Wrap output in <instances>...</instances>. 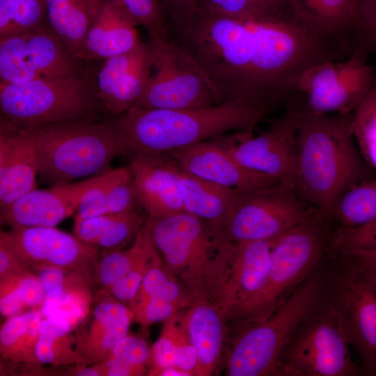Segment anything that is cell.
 <instances>
[{"mask_svg": "<svg viewBox=\"0 0 376 376\" xmlns=\"http://www.w3.org/2000/svg\"><path fill=\"white\" fill-rule=\"evenodd\" d=\"M367 53L354 47L343 58L325 61L307 69L295 86L304 109L315 113H352L375 79L376 67L368 63Z\"/></svg>", "mask_w": 376, "mask_h": 376, "instance_id": "12", "label": "cell"}, {"mask_svg": "<svg viewBox=\"0 0 376 376\" xmlns=\"http://www.w3.org/2000/svg\"><path fill=\"white\" fill-rule=\"evenodd\" d=\"M363 160L354 136L352 113H315L303 107L293 188L306 204L327 220L331 218L339 198L366 180Z\"/></svg>", "mask_w": 376, "mask_h": 376, "instance_id": "2", "label": "cell"}, {"mask_svg": "<svg viewBox=\"0 0 376 376\" xmlns=\"http://www.w3.org/2000/svg\"><path fill=\"white\" fill-rule=\"evenodd\" d=\"M5 244L29 270L59 268L92 273L97 246L52 226L12 228L1 231Z\"/></svg>", "mask_w": 376, "mask_h": 376, "instance_id": "17", "label": "cell"}, {"mask_svg": "<svg viewBox=\"0 0 376 376\" xmlns=\"http://www.w3.org/2000/svg\"><path fill=\"white\" fill-rule=\"evenodd\" d=\"M145 224L166 267L191 299L205 297L209 267L226 238L186 212L159 218L148 216Z\"/></svg>", "mask_w": 376, "mask_h": 376, "instance_id": "8", "label": "cell"}, {"mask_svg": "<svg viewBox=\"0 0 376 376\" xmlns=\"http://www.w3.org/2000/svg\"><path fill=\"white\" fill-rule=\"evenodd\" d=\"M331 304L341 329L366 373L376 371V285L348 264L331 285Z\"/></svg>", "mask_w": 376, "mask_h": 376, "instance_id": "16", "label": "cell"}, {"mask_svg": "<svg viewBox=\"0 0 376 376\" xmlns=\"http://www.w3.org/2000/svg\"><path fill=\"white\" fill-rule=\"evenodd\" d=\"M150 350L151 347L143 338L126 334L113 347L108 358L146 366L150 363Z\"/></svg>", "mask_w": 376, "mask_h": 376, "instance_id": "46", "label": "cell"}, {"mask_svg": "<svg viewBox=\"0 0 376 376\" xmlns=\"http://www.w3.org/2000/svg\"><path fill=\"white\" fill-rule=\"evenodd\" d=\"M1 279H7L26 308H40L42 306L45 292L38 276L27 269L20 274Z\"/></svg>", "mask_w": 376, "mask_h": 376, "instance_id": "45", "label": "cell"}, {"mask_svg": "<svg viewBox=\"0 0 376 376\" xmlns=\"http://www.w3.org/2000/svg\"><path fill=\"white\" fill-rule=\"evenodd\" d=\"M158 254L159 251L155 248L137 263L122 279L106 290L113 297L130 306L144 276Z\"/></svg>", "mask_w": 376, "mask_h": 376, "instance_id": "43", "label": "cell"}, {"mask_svg": "<svg viewBox=\"0 0 376 376\" xmlns=\"http://www.w3.org/2000/svg\"><path fill=\"white\" fill-rule=\"evenodd\" d=\"M155 248L144 222L129 248L124 251H111L99 256L92 269L95 284L105 289L109 288Z\"/></svg>", "mask_w": 376, "mask_h": 376, "instance_id": "31", "label": "cell"}, {"mask_svg": "<svg viewBox=\"0 0 376 376\" xmlns=\"http://www.w3.org/2000/svg\"><path fill=\"white\" fill-rule=\"evenodd\" d=\"M157 376H192L193 374L190 372L182 370L176 366H171L159 370Z\"/></svg>", "mask_w": 376, "mask_h": 376, "instance_id": "55", "label": "cell"}, {"mask_svg": "<svg viewBox=\"0 0 376 376\" xmlns=\"http://www.w3.org/2000/svg\"><path fill=\"white\" fill-rule=\"evenodd\" d=\"M318 212L283 184L239 191L223 235L234 242L272 240Z\"/></svg>", "mask_w": 376, "mask_h": 376, "instance_id": "13", "label": "cell"}, {"mask_svg": "<svg viewBox=\"0 0 376 376\" xmlns=\"http://www.w3.org/2000/svg\"><path fill=\"white\" fill-rule=\"evenodd\" d=\"M151 68V49L148 42L104 109L114 116H118L134 107L146 89Z\"/></svg>", "mask_w": 376, "mask_h": 376, "instance_id": "34", "label": "cell"}, {"mask_svg": "<svg viewBox=\"0 0 376 376\" xmlns=\"http://www.w3.org/2000/svg\"><path fill=\"white\" fill-rule=\"evenodd\" d=\"M35 127L38 174L54 185L102 174L111 170L113 159L127 155L113 121L96 123L79 119Z\"/></svg>", "mask_w": 376, "mask_h": 376, "instance_id": "5", "label": "cell"}, {"mask_svg": "<svg viewBox=\"0 0 376 376\" xmlns=\"http://www.w3.org/2000/svg\"><path fill=\"white\" fill-rule=\"evenodd\" d=\"M46 23V0H0V37L31 31Z\"/></svg>", "mask_w": 376, "mask_h": 376, "instance_id": "35", "label": "cell"}, {"mask_svg": "<svg viewBox=\"0 0 376 376\" xmlns=\"http://www.w3.org/2000/svg\"><path fill=\"white\" fill-rule=\"evenodd\" d=\"M146 219L134 207L119 213L94 245L105 249H113L125 244L135 237Z\"/></svg>", "mask_w": 376, "mask_h": 376, "instance_id": "41", "label": "cell"}, {"mask_svg": "<svg viewBox=\"0 0 376 376\" xmlns=\"http://www.w3.org/2000/svg\"><path fill=\"white\" fill-rule=\"evenodd\" d=\"M47 23L79 61H84L85 39L93 17L83 0H46Z\"/></svg>", "mask_w": 376, "mask_h": 376, "instance_id": "28", "label": "cell"}, {"mask_svg": "<svg viewBox=\"0 0 376 376\" xmlns=\"http://www.w3.org/2000/svg\"><path fill=\"white\" fill-rule=\"evenodd\" d=\"M132 180L129 166L111 169L102 173L100 180L83 196L75 217L84 219L95 216L115 187Z\"/></svg>", "mask_w": 376, "mask_h": 376, "instance_id": "39", "label": "cell"}, {"mask_svg": "<svg viewBox=\"0 0 376 376\" xmlns=\"http://www.w3.org/2000/svg\"><path fill=\"white\" fill-rule=\"evenodd\" d=\"M99 105L94 79L85 72L0 82L1 119L18 126L89 119Z\"/></svg>", "mask_w": 376, "mask_h": 376, "instance_id": "7", "label": "cell"}, {"mask_svg": "<svg viewBox=\"0 0 376 376\" xmlns=\"http://www.w3.org/2000/svg\"><path fill=\"white\" fill-rule=\"evenodd\" d=\"M130 308L134 313V320L143 329L159 322H165L183 310L175 303L159 297H149Z\"/></svg>", "mask_w": 376, "mask_h": 376, "instance_id": "44", "label": "cell"}, {"mask_svg": "<svg viewBox=\"0 0 376 376\" xmlns=\"http://www.w3.org/2000/svg\"><path fill=\"white\" fill-rule=\"evenodd\" d=\"M178 180L184 211L223 235L239 191L191 175L179 166Z\"/></svg>", "mask_w": 376, "mask_h": 376, "instance_id": "26", "label": "cell"}, {"mask_svg": "<svg viewBox=\"0 0 376 376\" xmlns=\"http://www.w3.org/2000/svg\"><path fill=\"white\" fill-rule=\"evenodd\" d=\"M33 272L38 276L45 292L40 308L43 318L62 317L76 329L88 313L93 300L95 284L92 273L59 268Z\"/></svg>", "mask_w": 376, "mask_h": 376, "instance_id": "24", "label": "cell"}, {"mask_svg": "<svg viewBox=\"0 0 376 376\" xmlns=\"http://www.w3.org/2000/svg\"><path fill=\"white\" fill-rule=\"evenodd\" d=\"M303 104L295 95L270 127L254 136V129L221 136V145L241 165L293 188L297 163V134ZM294 189V188H293Z\"/></svg>", "mask_w": 376, "mask_h": 376, "instance_id": "14", "label": "cell"}, {"mask_svg": "<svg viewBox=\"0 0 376 376\" xmlns=\"http://www.w3.org/2000/svg\"><path fill=\"white\" fill-rule=\"evenodd\" d=\"M199 0H159L168 25L189 21L198 8Z\"/></svg>", "mask_w": 376, "mask_h": 376, "instance_id": "50", "label": "cell"}, {"mask_svg": "<svg viewBox=\"0 0 376 376\" xmlns=\"http://www.w3.org/2000/svg\"><path fill=\"white\" fill-rule=\"evenodd\" d=\"M118 214L99 215L84 219L75 217L73 226L75 235L80 240L94 245Z\"/></svg>", "mask_w": 376, "mask_h": 376, "instance_id": "49", "label": "cell"}, {"mask_svg": "<svg viewBox=\"0 0 376 376\" xmlns=\"http://www.w3.org/2000/svg\"><path fill=\"white\" fill-rule=\"evenodd\" d=\"M269 112L242 100L195 109L133 107L113 120L134 157L168 155L224 135L254 129Z\"/></svg>", "mask_w": 376, "mask_h": 376, "instance_id": "3", "label": "cell"}, {"mask_svg": "<svg viewBox=\"0 0 376 376\" xmlns=\"http://www.w3.org/2000/svg\"><path fill=\"white\" fill-rule=\"evenodd\" d=\"M132 320L130 306L103 288L96 290L88 313L75 329L76 350L85 363L107 359L116 343L127 334Z\"/></svg>", "mask_w": 376, "mask_h": 376, "instance_id": "20", "label": "cell"}, {"mask_svg": "<svg viewBox=\"0 0 376 376\" xmlns=\"http://www.w3.org/2000/svg\"><path fill=\"white\" fill-rule=\"evenodd\" d=\"M273 240H226L213 259L205 279L204 295L228 324L263 286Z\"/></svg>", "mask_w": 376, "mask_h": 376, "instance_id": "11", "label": "cell"}, {"mask_svg": "<svg viewBox=\"0 0 376 376\" xmlns=\"http://www.w3.org/2000/svg\"><path fill=\"white\" fill-rule=\"evenodd\" d=\"M168 156L183 171L237 191L283 184L276 178L239 164L221 145L218 137L172 152Z\"/></svg>", "mask_w": 376, "mask_h": 376, "instance_id": "18", "label": "cell"}, {"mask_svg": "<svg viewBox=\"0 0 376 376\" xmlns=\"http://www.w3.org/2000/svg\"><path fill=\"white\" fill-rule=\"evenodd\" d=\"M136 25L113 0H102L86 35L84 61L105 60L136 47Z\"/></svg>", "mask_w": 376, "mask_h": 376, "instance_id": "25", "label": "cell"}, {"mask_svg": "<svg viewBox=\"0 0 376 376\" xmlns=\"http://www.w3.org/2000/svg\"><path fill=\"white\" fill-rule=\"evenodd\" d=\"M354 46L376 51V0H361L359 26Z\"/></svg>", "mask_w": 376, "mask_h": 376, "instance_id": "48", "label": "cell"}, {"mask_svg": "<svg viewBox=\"0 0 376 376\" xmlns=\"http://www.w3.org/2000/svg\"><path fill=\"white\" fill-rule=\"evenodd\" d=\"M88 7L92 17L93 20L96 16L100 7L102 0H83Z\"/></svg>", "mask_w": 376, "mask_h": 376, "instance_id": "56", "label": "cell"}, {"mask_svg": "<svg viewBox=\"0 0 376 376\" xmlns=\"http://www.w3.org/2000/svg\"><path fill=\"white\" fill-rule=\"evenodd\" d=\"M152 68L146 89L134 107L195 109L226 102L195 58L169 40L149 41Z\"/></svg>", "mask_w": 376, "mask_h": 376, "instance_id": "9", "label": "cell"}, {"mask_svg": "<svg viewBox=\"0 0 376 376\" xmlns=\"http://www.w3.org/2000/svg\"><path fill=\"white\" fill-rule=\"evenodd\" d=\"M101 175L76 183L54 185L49 189H33L1 210V218L12 228L55 227L77 211L86 191Z\"/></svg>", "mask_w": 376, "mask_h": 376, "instance_id": "21", "label": "cell"}, {"mask_svg": "<svg viewBox=\"0 0 376 376\" xmlns=\"http://www.w3.org/2000/svg\"><path fill=\"white\" fill-rule=\"evenodd\" d=\"M77 60L47 23L0 37V82L19 83L84 72Z\"/></svg>", "mask_w": 376, "mask_h": 376, "instance_id": "15", "label": "cell"}, {"mask_svg": "<svg viewBox=\"0 0 376 376\" xmlns=\"http://www.w3.org/2000/svg\"><path fill=\"white\" fill-rule=\"evenodd\" d=\"M38 170L35 126H18L1 119V210L36 189Z\"/></svg>", "mask_w": 376, "mask_h": 376, "instance_id": "19", "label": "cell"}, {"mask_svg": "<svg viewBox=\"0 0 376 376\" xmlns=\"http://www.w3.org/2000/svg\"><path fill=\"white\" fill-rule=\"evenodd\" d=\"M285 0H199L198 9L231 17H253L267 14Z\"/></svg>", "mask_w": 376, "mask_h": 376, "instance_id": "40", "label": "cell"}, {"mask_svg": "<svg viewBox=\"0 0 376 376\" xmlns=\"http://www.w3.org/2000/svg\"><path fill=\"white\" fill-rule=\"evenodd\" d=\"M317 269L268 318L235 330L224 368L228 376L276 375L280 357L302 324L324 302L327 293Z\"/></svg>", "mask_w": 376, "mask_h": 376, "instance_id": "4", "label": "cell"}, {"mask_svg": "<svg viewBox=\"0 0 376 376\" xmlns=\"http://www.w3.org/2000/svg\"><path fill=\"white\" fill-rule=\"evenodd\" d=\"M42 319L40 308L7 319L0 330V355L3 361L40 365L36 350Z\"/></svg>", "mask_w": 376, "mask_h": 376, "instance_id": "29", "label": "cell"}, {"mask_svg": "<svg viewBox=\"0 0 376 376\" xmlns=\"http://www.w3.org/2000/svg\"><path fill=\"white\" fill-rule=\"evenodd\" d=\"M159 297L186 308L191 299L180 281L166 267L159 253L144 276L130 307L146 299Z\"/></svg>", "mask_w": 376, "mask_h": 376, "instance_id": "33", "label": "cell"}, {"mask_svg": "<svg viewBox=\"0 0 376 376\" xmlns=\"http://www.w3.org/2000/svg\"><path fill=\"white\" fill-rule=\"evenodd\" d=\"M167 39L195 58L226 102L242 100L269 113L289 103L307 69L350 54L306 22L287 0L253 17L198 9L189 21L169 25Z\"/></svg>", "mask_w": 376, "mask_h": 376, "instance_id": "1", "label": "cell"}, {"mask_svg": "<svg viewBox=\"0 0 376 376\" xmlns=\"http://www.w3.org/2000/svg\"><path fill=\"white\" fill-rule=\"evenodd\" d=\"M145 43L141 42L136 47L128 52L103 60L104 63L94 79L97 99L103 108L111 99L125 75L139 58Z\"/></svg>", "mask_w": 376, "mask_h": 376, "instance_id": "37", "label": "cell"}, {"mask_svg": "<svg viewBox=\"0 0 376 376\" xmlns=\"http://www.w3.org/2000/svg\"><path fill=\"white\" fill-rule=\"evenodd\" d=\"M352 126L364 161L376 169V76L372 88L352 113Z\"/></svg>", "mask_w": 376, "mask_h": 376, "instance_id": "36", "label": "cell"}, {"mask_svg": "<svg viewBox=\"0 0 376 376\" xmlns=\"http://www.w3.org/2000/svg\"><path fill=\"white\" fill-rule=\"evenodd\" d=\"M136 25L143 26L149 34L150 41L167 40L168 22L159 0H113Z\"/></svg>", "mask_w": 376, "mask_h": 376, "instance_id": "38", "label": "cell"}, {"mask_svg": "<svg viewBox=\"0 0 376 376\" xmlns=\"http://www.w3.org/2000/svg\"><path fill=\"white\" fill-rule=\"evenodd\" d=\"M101 376H139L148 374L146 366L132 365L116 359L107 358L94 363Z\"/></svg>", "mask_w": 376, "mask_h": 376, "instance_id": "53", "label": "cell"}, {"mask_svg": "<svg viewBox=\"0 0 376 376\" xmlns=\"http://www.w3.org/2000/svg\"><path fill=\"white\" fill-rule=\"evenodd\" d=\"M129 168L137 201L148 216L159 218L185 212L178 166L169 156L134 157Z\"/></svg>", "mask_w": 376, "mask_h": 376, "instance_id": "22", "label": "cell"}, {"mask_svg": "<svg viewBox=\"0 0 376 376\" xmlns=\"http://www.w3.org/2000/svg\"><path fill=\"white\" fill-rule=\"evenodd\" d=\"M27 269L12 250L0 242V279L20 274Z\"/></svg>", "mask_w": 376, "mask_h": 376, "instance_id": "54", "label": "cell"}, {"mask_svg": "<svg viewBox=\"0 0 376 376\" xmlns=\"http://www.w3.org/2000/svg\"><path fill=\"white\" fill-rule=\"evenodd\" d=\"M306 22L349 51L359 26L361 0H287Z\"/></svg>", "mask_w": 376, "mask_h": 376, "instance_id": "27", "label": "cell"}, {"mask_svg": "<svg viewBox=\"0 0 376 376\" xmlns=\"http://www.w3.org/2000/svg\"><path fill=\"white\" fill-rule=\"evenodd\" d=\"M331 217L340 228L358 227L376 220V180H362L348 189L336 203Z\"/></svg>", "mask_w": 376, "mask_h": 376, "instance_id": "32", "label": "cell"}, {"mask_svg": "<svg viewBox=\"0 0 376 376\" xmlns=\"http://www.w3.org/2000/svg\"><path fill=\"white\" fill-rule=\"evenodd\" d=\"M335 311L328 299L298 329L279 360L276 375L353 376L352 360Z\"/></svg>", "mask_w": 376, "mask_h": 376, "instance_id": "10", "label": "cell"}, {"mask_svg": "<svg viewBox=\"0 0 376 376\" xmlns=\"http://www.w3.org/2000/svg\"><path fill=\"white\" fill-rule=\"evenodd\" d=\"M75 328L66 319L50 315L43 318L36 355L38 363L60 368L72 364L85 363L76 350Z\"/></svg>", "mask_w": 376, "mask_h": 376, "instance_id": "30", "label": "cell"}, {"mask_svg": "<svg viewBox=\"0 0 376 376\" xmlns=\"http://www.w3.org/2000/svg\"><path fill=\"white\" fill-rule=\"evenodd\" d=\"M176 360V344L169 327L164 322L159 338L151 347L148 375H156L165 368L175 366Z\"/></svg>", "mask_w": 376, "mask_h": 376, "instance_id": "47", "label": "cell"}, {"mask_svg": "<svg viewBox=\"0 0 376 376\" xmlns=\"http://www.w3.org/2000/svg\"><path fill=\"white\" fill-rule=\"evenodd\" d=\"M326 221L317 213L273 240L263 286L230 324L238 329L266 319L317 269L328 242Z\"/></svg>", "mask_w": 376, "mask_h": 376, "instance_id": "6", "label": "cell"}, {"mask_svg": "<svg viewBox=\"0 0 376 376\" xmlns=\"http://www.w3.org/2000/svg\"><path fill=\"white\" fill-rule=\"evenodd\" d=\"M330 244L340 253L354 249H376V220L354 228L338 227L330 238Z\"/></svg>", "mask_w": 376, "mask_h": 376, "instance_id": "42", "label": "cell"}, {"mask_svg": "<svg viewBox=\"0 0 376 376\" xmlns=\"http://www.w3.org/2000/svg\"><path fill=\"white\" fill-rule=\"evenodd\" d=\"M182 320L197 354L194 375H216L224 366L230 336L225 316L205 297H199L182 311Z\"/></svg>", "mask_w": 376, "mask_h": 376, "instance_id": "23", "label": "cell"}, {"mask_svg": "<svg viewBox=\"0 0 376 376\" xmlns=\"http://www.w3.org/2000/svg\"><path fill=\"white\" fill-rule=\"evenodd\" d=\"M341 254L346 257L348 264L376 285V249H354Z\"/></svg>", "mask_w": 376, "mask_h": 376, "instance_id": "51", "label": "cell"}, {"mask_svg": "<svg viewBox=\"0 0 376 376\" xmlns=\"http://www.w3.org/2000/svg\"><path fill=\"white\" fill-rule=\"evenodd\" d=\"M26 307L18 297L10 283L6 279H0V311L1 315L10 318L19 315Z\"/></svg>", "mask_w": 376, "mask_h": 376, "instance_id": "52", "label": "cell"}]
</instances>
